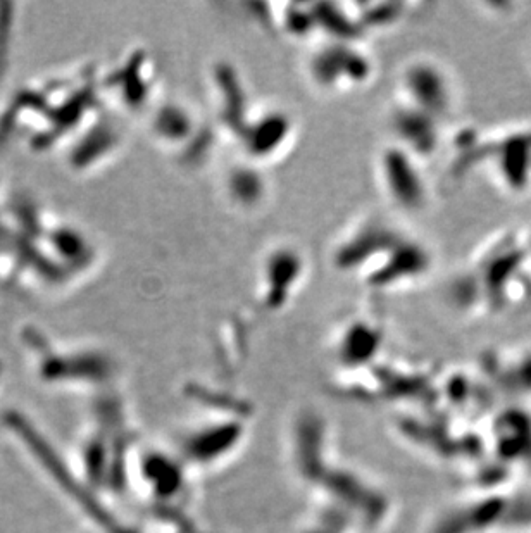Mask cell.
Instances as JSON below:
<instances>
[{"mask_svg":"<svg viewBox=\"0 0 531 533\" xmlns=\"http://www.w3.org/2000/svg\"><path fill=\"white\" fill-rule=\"evenodd\" d=\"M102 109L97 64L40 76L0 106V147L19 145L32 154L64 149Z\"/></svg>","mask_w":531,"mask_h":533,"instance_id":"6da1fadb","label":"cell"},{"mask_svg":"<svg viewBox=\"0 0 531 533\" xmlns=\"http://www.w3.org/2000/svg\"><path fill=\"white\" fill-rule=\"evenodd\" d=\"M156 64L145 49H130L99 66L100 99L119 118L147 113L156 94Z\"/></svg>","mask_w":531,"mask_h":533,"instance_id":"7a4b0ae2","label":"cell"},{"mask_svg":"<svg viewBox=\"0 0 531 533\" xmlns=\"http://www.w3.org/2000/svg\"><path fill=\"white\" fill-rule=\"evenodd\" d=\"M123 118L102 109L63 149L64 163L73 175H94L113 163L125 147Z\"/></svg>","mask_w":531,"mask_h":533,"instance_id":"3957f363","label":"cell"},{"mask_svg":"<svg viewBox=\"0 0 531 533\" xmlns=\"http://www.w3.org/2000/svg\"><path fill=\"white\" fill-rule=\"evenodd\" d=\"M149 130L156 142L176 151L183 163H200L211 147L209 130L200 125L195 114L180 102H164L154 107L150 113Z\"/></svg>","mask_w":531,"mask_h":533,"instance_id":"277c9868","label":"cell"},{"mask_svg":"<svg viewBox=\"0 0 531 533\" xmlns=\"http://www.w3.org/2000/svg\"><path fill=\"white\" fill-rule=\"evenodd\" d=\"M311 76L325 90L361 87L373 73L371 61L349 42H333L321 47L311 59Z\"/></svg>","mask_w":531,"mask_h":533,"instance_id":"5b68a950","label":"cell"},{"mask_svg":"<svg viewBox=\"0 0 531 533\" xmlns=\"http://www.w3.org/2000/svg\"><path fill=\"white\" fill-rule=\"evenodd\" d=\"M380 173L383 185L390 199L404 211L418 213L426 206L428 190L425 180L406 149L400 145H390L383 151L380 159Z\"/></svg>","mask_w":531,"mask_h":533,"instance_id":"8992f818","label":"cell"},{"mask_svg":"<svg viewBox=\"0 0 531 533\" xmlns=\"http://www.w3.org/2000/svg\"><path fill=\"white\" fill-rule=\"evenodd\" d=\"M432 268V256L426 247L409 239H400L378 259L366 273V283L373 289L385 290L411 283Z\"/></svg>","mask_w":531,"mask_h":533,"instance_id":"52a82bcc","label":"cell"},{"mask_svg":"<svg viewBox=\"0 0 531 533\" xmlns=\"http://www.w3.org/2000/svg\"><path fill=\"white\" fill-rule=\"evenodd\" d=\"M402 85L411 106L432 114L437 120L449 113L452 101L449 82L447 75L437 64L428 61L411 64L404 71Z\"/></svg>","mask_w":531,"mask_h":533,"instance_id":"ba28073f","label":"cell"},{"mask_svg":"<svg viewBox=\"0 0 531 533\" xmlns=\"http://www.w3.org/2000/svg\"><path fill=\"white\" fill-rule=\"evenodd\" d=\"M302 273L304 259L292 247H280L278 251L269 254L263 268L261 306L269 313L285 308L299 287Z\"/></svg>","mask_w":531,"mask_h":533,"instance_id":"9c48e42d","label":"cell"},{"mask_svg":"<svg viewBox=\"0 0 531 533\" xmlns=\"http://www.w3.org/2000/svg\"><path fill=\"white\" fill-rule=\"evenodd\" d=\"M400 239L399 233L380 221L366 223L352 233L344 244L338 245L333 264L342 271L363 270L364 266L371 268Z\"/></svg>","mask_w":531,"mask_h":533,"instance_id":"30bf717a","label":"cell"},{"mask_svg":"<svg viewBox=\"0 0 531 533\" xmlns=\"http://www.w3.org/2000/svg\"><path fill=\"white\" fill-rule=\"evenodd\" d=\"M392 130L399 138L400 147L414 157H430L438 147V120L418 107L407 106L395 109Z\"/></svg>","mask_w":531,"mask_h":533,"instance_id":"8fae6325","label":"cell"},{"mask_svg":"<svg viewBox=\"0 0 531 533\" xmlns=\"http://www.w3.org/2000/svg\"><path fill=\"white\" fill-rule=\"evenodd\" d=\"M292 132L294 125L287 114L269 111L249 121L240 142L244 144L250 159L266 161L280 154L288 138L292 137Z\"/></svg>","mask_w":531,"mask_h":533,"instance_id":"7c38bea8","label":"cell"},{"mask_svg":"<svg viewBox=\"0 0 531 533\" xmlns=\"http://www.w3.org/2000/svg\"><path fill=\"white\" fill-rule=\"evenodd\" d=\"M214 87L218 94L219 120L230 132L242 138L250 118L247 95L235 68L226 63L218 64L214 68Z\"/></svg>","mask_w":531,"mask_h":533,"instance_id":"4fadbf2b","label":"cell"},{"mask_svg":"<svg viewBox=\"0 0 531 533\" xmlns=\"http://www.w3.org/2000/svg\"><path fill=\"white\" fill-rule=\"evenodd\" d=\"M314 18L319 30H325L333 42L354 44L364 32V26L356 14L347 13L335 4H313Z\"/></svg>","mask_w":531,"mask_h":533,"instance_id":"5bb4252c","label":"cell"},{"mask_svg":"<svg viewBox=\"0 0 531 533\" xmlns=\"http://www.w3.org/2000/svg\"><path fill=\"white\" fill-rule=\"evenodd\" d=\"M226 190L238 206L256 207L266 199L268 185L263 173L254 166H237L228 173Z\"/></svg>","mask_w":531,"mask_h":533,"instance_id":"9a60e30c","label":"cell"},{"mask_svg":"<svg viewBox=\"0 0 531 533\" xmlns=\"http://www.w3.org/2000/svg\"><path fill=\"white\" fill-rule=\"evenodd\" d=\"M16 4L13 2H0V78L6 73L11 49L14 44V33H16Z\"/></svg>","mask_w":531,"mask_h":533,"instance_id":"2e32d148","label":"cell"},{"mask_svg":"<svg viewBox=\"0 0 531 533\" xmlns=\"http://www.w3.org/2000/svg\"><path fill=\"white\" fill-rule=\"evenodd\" d=\"M282 30L290 37L304 38L318 30L313 6H288L283 13Z\"/></svg>","mask_w":531,"mask_h":533,"instance_id":"e0dca14e","label":"cell"},{"mask_svg":"<svg viewBox=\"0 0 531 533\" xmlns=\"http://www.w3.org/2000/svg\"><path fill=\"white\" fill-rule=\"evenodd\" d=\"M402 9L404 6L400 4H371V6H363V13L359 16L361 25L364 26V30L368 26L373 25H394L395 21H399L402 18Z\"/></svg>","mask_w":531,"mask_h":533,"instance_id":"ac0fdd59","label":"cell"},{"mask_svg":"<svg viewBox=\"0 0 531 533\" xmlns=\"http://www.w3.org/2000/svg\"><path fill=\"white\" fill-rule=\"evenodd\" d=\"M7 194H9V192H7L6 170H4L2 164H0V204L6 201L7 197H9Z\"/></svg>","mask_w":531,"mask_h":533,"instance_id":"d6986e66","label":"cell"}]
</instances>
